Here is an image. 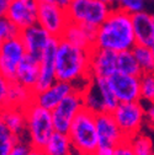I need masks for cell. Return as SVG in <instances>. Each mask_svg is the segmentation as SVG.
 <instances>
[{"label": "cell", "instance_id": "1", "mask_svg": "<svg viewBox=\"0 0 154 155\" xmlns=\"http://www.w3.org/2000/svg\"><path fill=\"white\" fill-rule=\"evenodd\" d=\"M136 45L132 15L120 8H113L107 20L98 28L95 48L120 53L132 51Z\"/></svg>", "mask_w": 154, "mask_h": 155}, {"label": "cell", "instance_id": "2", "mask_svg": "<svg viewBox=\"0 0 154 155\" xmlns=\"http://www.w3.org/2000/svg\"><path fill=\"white\" fill-rule=\"evenodd\" d=\"M91 51L79 48L72 43L59 40L55 55V75L58 81L74 83L90 79Z\"/></svg>", "mask_w": 154, "mask_h": 155}, {"label": "cell", "instance_id": "3", "mask_svg": "<svg viewBox=\"0 0 154 155\" xmlns=\"http://www.w3.org/2000/svg\"><path fill=\"white\" fill-rule=\"evenodd\" d=\"M68 135L73 148L80 155H92L99 148L96 114L83 108L73 121Z\"/></svg>", "mask_w": 154, "mask_h": 155}, {"label": "cell", "instance_id": "4", "mask_svg": "<svg viewBox=\"0 0 154 155\" xmlns=\"http://www.w3.org/2000/svg\"><path fill=\"white\" fill-rule=\"evenodd\" d=\"M112 9L102 0H72L67 12L69 21L99 28L107 20Z\"/></svg>", "mask_w": 154, "mask_h": 155}, {"label": "cell", "instance_id": "5", "mask_svg": "<svg viewBox=\"0 0 154 155\" xmlns=\"http://www.w3.org/2000/svg\"><path fill=\"white\" fill-rule=\"evenodd\" d=\"M25 113L28 142L32 148L42 150L51 135L55 132L51 111L33 102L25 110Z\"/></svg>", "mask_w": 154, "mask_h": 155}, {"label": "cell", "instance_id": "6", "mask_svg": "<svg viewBox=\"0 0 154 155\" xmlns=\"http://www.w3.org/2000/svg\"><path fill=\"white\" fill-rule=\"evenodd\" d=\"M112 116L125 137L131 140L142 132L146 121V108L141 101L121 102L112 112Z\"/></svg>", "mask_w": 154, "mask_h": 155}, {"label": "cell", "instance_id": "7", "mask_svg": "<svg viewBox=\"0 0 154 155\" xmlns=\"http://www.w3.org/2000/svg\"><path fill=\"white\" fill-rule=\"evenodd\" d=\"M83 108L84 102L82 91L76 89L51 111L54 130L68 134L73 121Z\"/></svg>", "mask_w": 154, "mask_h": 155}, {"label": "cell", "instance_id": "8", "mask_svg": "<svg viewBox=\"0 0 154 155\" xmlns=\"http://www.w3.org/2000/svg\"><path fill=\"white\" fill-rule=\"evenodd\" d=\"M27 55L20 36L4 41L0 48V73L8 80L14 81L20 63Z\"/></svg>", "mask_w": 154, "mask_h": 155}, {"label": "cell", "instance_id": "9", "mask_svg": "<svg viewBox=\"0 0 154 155\" xmlns=\"http://www.w3.org/2000/svg\"><path fill=\"white\" fill-rule=\"evenodd\" d=\"M37 24L43 27L52 37L61 38L63 31L69 24L67 9H62L52 4L40 3Z\"/></svg>", "mask_w": 154, "mask_h": 155}, {"label": "cell", "instance_id": "10", "mask_svg": "<svg viewBox=\"0 0 154 155\" xmlns=\"http://www.w3.org/2000/svg\"><path fill=\"white\" fill-rule=\"evenodd\" d=\"M109 83L120 104L142 100L141 76H133L116 71L109 78Z\"/></svg>", "mask_w": 154, "mask_h": 155}, {"label": "cell", "instance_id": "11", "mask_svg": "<svg viewBox=\"0 0 154 155\" xmlns=\"http://www.w3.org/2000/svg\"><path fill=\"white\" fill-rule=\"evenodd\" d=\"M96 130H98L99 147L115 149L123 142L128 140L117 126L112 113L109 112L96 114Z\"/></svg>", "mask_w": 154, "mask_h": 155}, {"label": "cell", "instance_id": "12", "mask_svg": "<svg viewBox=\"0 0 154 155\" xmlns=\"http://www.w3.org/2000/svg\"><path fill=\"white\" fill-rule=\"evenodd\" d=\"M38 9L40 0H11L6 16L22 31L37 25Z\"/></svg>", "mask_w": 154, "mask_h": 155}, {"label": "cell", "instance_id": "13", "mask_svg": "<svg viewBox=\"0 0 154 155\" xmlns=\"http://www.w3.org/2000/svg\"><path fill=\"white\" fill-rule=\"evenodd\" d=\"M59 38L53 37L48 46L46 47L40 59V76L35 89V92H40L52 86L57 81L55 75V55L58 51Z\"/></svg>", "mask_w": 154, "mask_h": 155}, {"label": "cell", "instance_id": "14", "mask_svg": "<svg viewBox=\"0 0 154 155\" xmlns=\"http://www.w3.org/2000/svg\"><path fill=\"white\" fill-rule=\"evenodd\" d=\"M20 38L25 46L27 55L40 61L46 47L53 37L43 27L37 24L26 30H22L20 33Z\"/></svg>", "mask_w": 154, "mask_h": 155}, {"label": "cell", "instance_id": "15", "mask_svg": "<svg viewBox=\"0 0 154 155\" xmlns=\"http://www.w3.org/2000/svg\"><path fill=\"white\" fill-rule=\"evenodd\" d=\"M117 71V53L92 48L90 57V78H109Z\"/></svg>", "mask_w": 154, "mask_h": 155}, {"label": "cell", "instance_id": "16", "mask_svg": "<svg viewBox=\"0 0 154 155\" xmlns=\"http://www.w3.org/2000/svg\"><path fill=\"white\" fill-rule=\"evenodd\" d=\"M76 87L70 83L57 80L52 86L47 87L43 91L35 92L33 102L48 111H52L57 105L61 104L68 95L74 92Z\"/></svg>", "mask_w": 154, "mask_h": 155}, {"label": "cell", "instance_id": "17", "mask_svg": "<svg viewBox=\"0 0 154 155\" xmlns=\"http://www.w3.org/2000/svg\"><path fill=\"white\" fill-rule=\"evenodd\" d=\"M96 33H98V28L69 21L59 40L72 43L79 48L91 51L95 47Z\"/></svg>", "mask_w": 154, "mask_h": 155}, {"label": "cell", "instance_id": "18", "mask_svg": "<svg viewBox=\"0 0 154 155\" xmlns=\"http://www.w3.org/2000/svg\"><path fill=\"white\" fill-rule=\"evenodd\" d=\"M133 32L136 37V43L139 46L150 47L154 36V18L147 10L132 15Z\"/></svg>", "mask_w": 154, "mask_h": 155}, {"label": "cell", "instance_id": "19", "mask_svg": "<svg viewBox=\"0 0 154 155\" xmlns=\"http://www.w3.org/2000/svg\"><path fill=\"white\" fill-rule=\"evenodd\" d=\"M0 116H2L6 127L10 129V132L15 137H17L18 139H22L24 135L27 134L25 110L6 106L3 110H0Z\"/></svg>", "mask_w": 154, "mask_h": 155}, {"label": "cell", "instance_id": "20", "mask_svg": "<svg viewBox=\"0 0 154 155\" xmlns=\"http://www.w3.org/2000/svg\"><path fill=\"white\" fill-rule=\"evenodd\" d=\"M38 76H40V61L26 55L17 68L15 80L26 86L27 89L35 91Z\"/></svg>", "mask_w": 154, "mask_h": 155}, {"label": "cell", "instance_id": "21", "mask_svg": "<svg viewBox=\"0 0 154 155\" xmlns=\"http://www.w3.org/2000/svg\"><path fill=\"white\" fill-rule=\"evenodd\" d=\"M33 96H35V91L27 89L26 86L17 83L16 80L10 81L6 106L26 110L31 104H33Z\"/></svg>", "mask_w": 154, "mask_h": 155}, {"label": "cell", "instance_id": "22", "mask_svg": "<svg viewBox=\"0 0 154 155\" xmlns=\"http://www.w3.org/2000/svg\"><path fill=\"white\" fill-rule=\"evenodd\" d=\"M72 140L65 133L54 132L42 149L43 155H70Z\"/></svg>", "mask_w": 154, "mask_h": 155}, {"label": "cell", "instance_id": "23", "mask_svg": "<svg viewBox=\"0 0 154 155\" xmlns=\"http://www.w3.org/2000/svg\"><path fill=\"white\" fill-rule=\"evenodd\" d=\"M91 79L94 80L96 87H98V90L100 92L105 112L112 113L115 111V108L119 106L120 102H119L117 97L115 96V94L110 86L109 79H106V78H91Z\"/></svg>", "mask_w": 154, "mask_h": 155}, {"label": "cell", "instance_id": "24", "mask_svg": "<svg viewBox=\"0 0 154 155\" xmlns=\"http://www.w3.org/2000/svg\"><path fill=\"white\" fill-rule=\"evenodd\" d=\"M117 71L133 76H142V70L132 51L117 53Z\"/></svg>", "mask_w": 154, "mask_h": 155}, {"label": "cell", "instance_id": "25", "mask_svg": "<svg viewBox=\"0 0 154 155\" xmlns=\"http://www.w3.org/2000/svg\"><path fill=\"white\" fill-rule=\"evenodd\" d=\"M132 52L134 57H136V61L142 70V75L154 73V54L149 47L136 45V47L132 49Z\"/></svg>", "mask_w": 154, "mask_h": 155}, {"label": "cell", "instance_id": "26", "mask_svg": "<svg viewBox=\"0 0 154 155\" xmlns=\"http://www.w3.org/2000/svg\"><path fill=\"white\" fill-rule=\"evenodd\" d=\"M20 140L10 132L0 116V155H8L10 149Z\"/></svg>", "mask_w": 154, "mask_h": 155}, {"label": "cell", "instance_id": "27", "mask_svg": "<svg viewBox=\"0 0 154 155\" xmlns=\"http://www.w3.org/2000/svg\"><path fill=\"white\" fill-rule=\"evenodd\" d=\"M132 148L137 155H154V148L153 142L148 135L143 134L142 132L133 137L131 140Z\"/></svg>", "mask_w": 154, "mask_h": 155}, {"label": "cell", "instance_id": "28", "mask_svg": "<svg viewBox=\"0 0 154 155\" xmlns=\"http://www.w3.org/2000/svg\"><path fill=\"white\" fill-rule=\"evenodd\" d=\"M20 33H21V30L8 16L0 17V40L3 42L11 40V38H15V37H18Z\"/></svg>", "mask_w": 154, "mask_h": 155}, {"label": "cell", "instance_id": "29", "mask_svg": "<svg viewBox=\"0 0 154 155\" xmlns=\"http://www.w3.org/2000/svg\"><path fill=\"white\" fill-rule=\"evenodd\" d=\"M141 95L142 100L154 104V73L141 76Z\"/></svg>", "mask_w": 154, "mask_h": 155}, {"label": "cell", "instance_id": "30", "mask_svg": "<svg viewBox=\"0 0 154 155\" xmlns=\"http://www.w3.org/2000/svg\"><path fill=\"white\" fill-rule=\"evenodd\" d=\"M147 4L148 3L146 0H120L117 8H120L121 10L131 15H134L137 12L144 11L147 8Z\"/></svg>", "mask_w": 154, "mask_h": 155}, {"label": "cell", "instance_id": "31", "mask_svg": "<svg viewBox=\"0 0 154 155\" xmlns=\"http://www.w3.org/2000/svg\"><path fill=\"white\" fill-rule=\"evenodd\" d=\"M9 86H10V80H8L6 78L0 73V110L6 107Z\"/></svg>", "mask_w": 154, "mask_h": 155}, {"label": "cell", "instance_id": "32", "mask_svg": "<svg viewBox=\"0 0 154 155\" xmlns=\"http://www.w3.org/2000/svg\"><path fill=\"white\" fill-rule=\"evenodd\" d=\"M32 149L30 142H24V139H20L8 153V155H28L30 150Z\"/></svg>", "mask_w": 154, "mask_h": 155}, {"label": "cell", "instance_id": "33", "mask_svg": "<svg viewBox=\"0 0 154 155\" xmlns=\"http://www.w3.org/2000/svg\"><path fill=\"white\" fill-rule=\"evenodd\" d=\"M113 155H137V154L134 153L131 142L129 140H126L122 144H120L119 147L115 148Z\"/></svg>", "mask_w": 154, "mask_h": 155}, {"label": "cell", "instance_id": "34", "mask_svg": "<svg viewBox=\"0 0 154 155\" xmlns=\"http://www.w3.org/2000/svg\"><path fill=\"white\" fill-rule=\"evenodd\" d=\"M146 121L149 128L154 129V104H150L149 107L146 110Z\"/></svg>", "mask_w": 154, "mask_h": 155}, {"label": "cell", "instance_id": "35", "mask_svg": "<svg viewBox=\"0 0 154 155\" xmlns=\"http://www.w3.org/2000/svg\"><path fill=\"white\" fill-rule=\"evenodd\" d=\"M40 3H46V4H52V5H57L62 9H68V6L70 5L72 0H40Z\"/></svg>", "mask_w": 154, "mask_h": 155}, {"label": "cell", "instance_id": "36", "mask_svg": "<svg viewBox=\"0 0 154 155\" xmlns=\"http://www.w3.org/2000/svg\"><path fill=\"white\" fill-rule=\"evenodd\" d=\"M10 4H11V0H0V17H4L8 15Z\"/></svg>", "mask_w": 154, "mask_h": 155}, {"label": "cell", "instance_id": "37", "mask_svg": "<svg viewBox=\"0 0 154 155\" xmlns=\"http://www.w3.org/2000/svg\"><path fill=\"white\" fill-rule=\"evenodd\" d=\"M113 150L112 148H105V147H99L96 149V151L92 155H113Z\"/></svg>", "mask_w": 154, "mask_h": 155}, {"label": "cell", "instance_id": "38", "mask_svg": "<svg viewBox=\"0 0 154 155\" xmlns=\"http://www.w3.org/2000/svg\"><path fill=\"white\" fill-rule=\"evenodd\" d=\"M102 2H105L106 4H109V5L112 6V8H117L120 0H102Z\"/></svg>", "mask_w": 154, "mask_h": 155}, {"label": "cell", "instance_id": "39", "mask_svg": "<svg viewBox=\"0 0 154 155\" xmlns=\"http://www.w3.org/2000/svg\"><path fill=\"white\" fill-rule=\"evenodd\" d=\"M28 155H43V153H42V150H40V149H36V148H32V149L30 150Z\"/></svg>", "mask_w": 154, "mask_h": 155}, {"label": "cell", "instance_id": "40", "mask_svg": "<svg viewBox=\"0 0 154 155\" xmlns=\"http://www.w3.org/2000/svg\"><path fill=\"white\" fill-rule=\"evenodd\" d=\"M149 48L152 49V52H153V54H154V36H153V41H152V45H150Z\"/></svg>", "mask_w": 154, "mask_h": 155}, {"label": "cell", "instance_id": "41", "mask_svg": "<svg viewBox=\"0 0 154 155\" xmlns=\"http://www.w3.org/2000/svg\"><path fill=\"white\" fill-rule=\"evenodd\" d=\"M147 3H152V4H154V0H146Z\"/></svg>", "mask_w": 154, "mask_h": 155}, {"label": "cell", "instance_id": "42", "mask_svg": "<svg viewBox=\"0 0 154 155\" xmlns=\"http://www.w3.org/2000/svg\"><path fill=\"white\" fill-rule=\"evenodd\" d=\"M150 14H152V16H153V18H154V9H153V11H152Z\"/></svg>", "mask_w": 154, "mask_h": 155}, {"label": "cell", "instance_id": "43", "mask_svg": "<svg viewBox=\"0 0 154 155\" xmlns=\"http://www.w3.org/2000/svg\"><path fill=\"white\" fill-rule=\"evenodd\" d=\"M2 43H3V41H2V40H0V48H2Z\"/></svg>", "mask_w": 154, "mask_h": 155}]
</instances>
